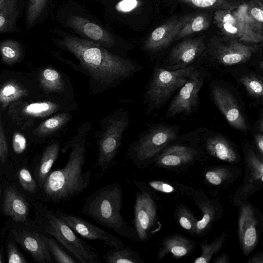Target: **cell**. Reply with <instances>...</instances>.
I'll return each mask as SVG.
<instances>
[{
    "label": "cell",
    "mask_w": 263,
    "mask_h": 263,
    "mask_svg": "<svg viewBox=\"0 0 263 263\" xmlns=\"http://www.w3.org/2000/svg\"><path fill=\"white\" fill-rule=\"evenodd\" d=\"M57 44L72 53L80 62L72 68L89 78V88L99 94L114 88L142 69L136 61L113 53L99 44L73 36L56 40Z\"/></svg>",
    "instance_id": "1"
},
{
    "label": "cell",
    "mask_w": 263,
    "mask_h": 263,
    "mask_svg": "<svg viewBox=\"0 0 263 263\" xmlns=\"http://www.w3.org/2000/svg\"><path fill=\"white\" fill-rule=\"evenodd\" d=\"M91 124L85 121L76 134L61 147L63 153L69 151L64 166L50 172L42 186L46 198L54 202H67L83 192L90 185L92 174L84 171L86 163V137Z\"/></svg>",
    "instance_id": "2"
},
{
    "label": "cell",
    "mask_w": 263,
    "mask_h": 263,
    "mask_svg": "<svg viewBox=\"0 0 263 263\" xmlns=\"http://www.w3.org/2000/svg\"><path fill=\"white\" fill-rule=\"evenodd\" d=\"M122 186L115 182L99 188L87 197L81 212L119 235L138 241L134 227L122 216Z\"/></svg>",
    "instance_id": "3"
},
{
    "label": "cell",
    "mask_w": 263,
    "mask_h": 263,
    "mask_svg": "<svg viewBox=\"0 0 263 263\" xmlns=\"http://www.w3.org/2000/svg\"><path fill=\"white\" fill-rule=\"evenodd\" d=\"M129 123V113L124 108L116 110L100 120V128L96 133L98 153L95 166L100 168L102 174H105L112 165Z\"/></svg>",
    "instance_id": "4"
},
{
    "label": "cell",
    "mask_w": 263,
    "mask_h": 263,
    "mask_svg": "<svg viewBox=\"0 0 263 263\" xmlns=\"http://www.w3.org/2000/svg\"><path fill=\"white\" fill-rule=\"evenodd\" d=\"M178 130L177 127L161 124L149 128L129 145L126 157L139 169L146 168L177 139Z\"/></svg>",
    "instance_id": "5"
},
{
    "label": "cell",
    "mask_w": 263,
    "mask_h": 263,
    "mask_svg": "<svg viewBox=\"0 0 263 263\" xmlns=\"http://www.w3.org/2000/svg\"><path fill=\"white\" fill-rule=\"evenodd\" d=\"M42 226L45 231L68 251L79 262L101 263L97 250L79 237L55 213L44 209Z\"/></svg>",
    "instance_id": "6"
},
{
    "label": "cell",
    "mask_w": 263,
    "mask_h": 263,
    "mask_svg": "<svg viewBox=\"0 0 263 263\" xmlns=\"http://www.w3.org/2000/svg\"><path fill=\"white\" fill-rule=\"evenodd\" d=\"M195 69L193 65L174 70L155 68L143 96L147 106L146 115L163 106L177 90L185 84Z\"/></svg>",
    "instance_id": "7"
},
{
    "label": "cell",
    "mask_w": 263,
    "mask_h": 263,
    "mask_svg": "<svg viewBox=\"0 0 263 263\" xmlns=\"http://www.w3.org/2000/svg\"><path fill=\"white\" fill-rule=\"evenodd\" d=\"M135 189L134 228L138 241H146L156 232L158 222V196L143 181L133 179Z\"/></svg>",
    "instance_id": "8"
},
{
    "label": "cell",
    "mask_w": 263,
    "mask_h": 263,
    "mask_svg": "<svg viewBox=\"0 0 263 263\" xmlns=\"http://www.w3.org/2000/svg\"><path fill=\"white\" fill-rule=\"evenodd\" d=\"M237 234L240 249L246 256L256 247L263 230L260 211L247 201L239 206Z\"/></svg>",
    "instance_id": "9"
},
{
    "label": "cell",
    "mask_w": 263,
    "mask_h": 263,
    "mask_svg": "<svg viewBox=\"0 0 263 263\" xmlns=\"http://www.w3.org/2000/svg\"><path fill=\"white\" fill-rule=\"evenodd\" d=\"M243 154V182L233 197V202L235 206L248 201L250 196L259 191L263 186V158L250 146L244 147Z\"/></svg>",
    "instance_id": "10"
},
{
    "label": "cell",
    "mask_w": 263,
    "mask_h": 263,
    "mask_svg": "<svg viewBox=\"0 0 263 263\" xmlns=\"http://www.w3.org/2000/svg\"><path fill=\"white\" fill-rule=\"evenodd\" d=\"M203 81L201 72L195 69L170 103L166 117L170 118L179 114H192L199 104V93Z\"/></svg>",
    "instance_id": "11"
},
{
    "label": "cell",
    "mask_w": 263,
    "mask_h": 263,
    "mask_svg": "<svg viewBox=\"0 0 263 263\" xmlns=\"http://www.w3.org/2000/svg\"><path fill=\"white\" fill-rule=\"evenodd\" d=\"M214 23L226 35L241 42L259 43L263 35L246 24L231 9H219L214 15Z\"/></svg>",
    "instance_id": "12"
},
{
    "label": "cell",
    "mask_w": 263,
    "mask_h": 263,
    "mask_svg": "<svg viewBox=\"0 0 263 263\" xmlns=\"http://www.w3.org/2000/svg\"><path fill=\"white\" fill-rule=\"evenodd\" d=\"M199 156V151L196 147L186 144L170 143L160 152L153 164L156 167L179 171L193 164Z\"/></svg>",
    "instance_id": "13"
},
{
    "label": "cell",
    "mask_w": 263,
    "mask_h": 263,
    "mask_svg": "<svg viewBox=\"0 0 263 263\" xmlns=\"http://www.w3.org/2000/svg\"><path fill=\"white\" fill-rule=\"evenodd\" d=\"M55 213L77 234L84 239L100 241L110 248H119L125 246L118 237L80 216L60 210H57Z\"/></svg>",
    "instance_id": "14"
},
{
    "label": "cell",
    "mask_w": 263,
    "mask_h": 263,
    "mask_svg": "<svg viewBox=\"0 0 263 263\" xmlns=\"http://www.w3.org/2000/svg\"><path fill=\"white\" fill-rule=\"evenodd\" d=\"M214 103L233 128L247 134L249 127L238 104L232 94L226 88L214 86L212 91Z\"/></svg>",
    "instance_id": "15"
},
{
    "label": "cell",
    "mask_w": 263,
    "mask_h": 263,
    "mask_svg": "<svg viewBox=\"0 0 263 263\" xmlns=\"http://www.w3.org/2000/svg\"><path fill=\"white\" fill-rule=\"evenodd\" d=\"M192 196L202 214V218L197 221L195 236H202L210 231L213 222L221 218L222 206L218 199L209 198L201 190H194Z\"/></svg>",
    "instance_id": "16"
},
{
    "label": "cell",
    "mask_w": 263,
    "mask_h": 263,
    "mask_svg": "<svg viewBox=\"0 0 263 263\" xmlns=\"http://www.w3.org/2000/svg\"><path fill=\"white\" fill-rule=\"evenodd\" d=\"M191 14L179 18H172L154 29L145 41L144 49L156 52L168 46L175 40L178 33L190 18Z\"/></svg>",
    "instance_id": "17"
},
{
    "label": "cell",
    "mask_w": 263,
    "mask_h": 263,
    "mask_svg": "<svg viewBox=\"0 0 263 263\" xmlns=\"http://www.w3.org/2000/svg\"><path fill=\"white\" fill-rule=\"evenodd\" d=\"M256 45H248L234 39L219 45L214 50L213 55L220 64L231 66L248 61L257 51Z\"/></svg>",
    "instance_id": "18"
},
{
    "label": "cell",
    "mask_w": 263,
    "mask_h": 263,
    "mask_svg": "<svg viewBox=\"0 0 263 263\" xmlns=\"http://www.w3.org/2000/svg\"><path fill=\"white\" fill-rule=\"evenodd\" d=\"M205 46L201 37L187 39L180 42L171 50L168 70L184 68L200 55Z\"/></svg>",
    "instance_id": "19"
},
{
    "label": "cell",
    "mask_w": 263,
    "mask_h": 263,
    "mask_svg": "<svg viewBox=\"0 0 263 263\" xmlns=\"http://www.w3.org/2000/svg\"><path fill=\"white\" fill-rule=\"evenodd\" d=\"M40 84L47 93H53L65 100L74 102V93L68 76L53 67H46L40 73Z\"/></svg>",
    "instance_id": "20"
},
{
    "label": "cell",
    "mask_w": 263,
    "mask_h": 263,
    "mask_svg": "<svg viewBox=\"0 0 263 263\" xmlns=\"http://www.w3.org/2000/svg\"><path fill=\"white\" fill-rule=\"evenodd\" d=\"M67 24L83 36L104 48H111L116 42L114 36L107 31L90 20L78 15H71Z\"/></svg>",
    "instance_id": "21"
},
{
    "label": "cell",
    "mask_w": 263,
    "mask_h": 263,
    "mask_svg": "<svg viewBox=\"0 0 263 263\" xmlns=\"http://www.w3.org/2000/svg\"><path fill=\"white\" fill-rule=\"evenodd\" d=\"M16 241L23 247L37 262L48 263L52 261L51 254L43 238L37 233L13 231Z\"/></svg>",
    "instance_id": "22"
},
{
    "label": "cell",
    "mask_w": 263,
    "mask_h": 263,
    "mask_svg": "<svg viewBox=\"0 0 263 263\" xmlns=\"http://www.w3.org/2000/svg\"><path fill=\"white\" fill-rule=\"evenodd\" d=\"M195 245V241L179 234L168 235L160 243L158 259L161 260L169 253L176 259L190 255L194 252Z\"/></svg>",
    "instance_id": "23"
},
{
    "label": "cell",
    "mask_w": 263,
    "mask_h": 263,
    "mask_svg": "<svg viewBox=\"0 0 263 263\" xmlns=\"http://www.w3.org/2000/svg\"><path fill=\"white\" fill-rule=\"evenodd\" d=\"M26 0H0V34L20 32L17 22L25 7Z\"/></svg>",
    "instance_id": "24"
},
{
    "label": "cell",
    "mask_w": 263,
    "mask_h": 263,
    "mask_svg": "<svg viewBox=\"0 0 263 263\" xmlns=\"http://www.w3.org/2000/svg\"><path fill=\"white\" fill-rule=\"evenodd\" d=\"M205 148L210 155L219 160L234 164L240 160L237 149L220 134L209 137L205 142Z\"/></svg>",
    "instance_id": "25"
},
{
    "label": "cell",
    "mask_w": 263,
    "mask_h": 263,
    "mask_svg": "<svg viewBox=\"0 0 263 263\" xmlns=\"http://www.w3.org/2000/svg\"><path fill=\"white\" fill-rule=\"evenodd\" d=\"M3 212L15 222H24L29 212L28 204L15 189L8 187L5 193Z\"/></svg>",
    "instance_id": "26"
},
{
    "label": "cell",
    "mask_w": 263,
    "mask_h": 263,
    "mask_svg": "<svg viewBox=\"0 0 263 263\" xmlns=\"http://www.w3.org/2000/svg\"><path fill=\"white\" fill-rule=\"evenodd\" d=\"M241 174V170L231 165H215L206 168L204 172L205 183L211 186H227Z\"/></svg>",
    "instance_id": "27"
},
{
    "label": "cell",
    "mask_w": 263,
    "mask_h": 263,
    "mask_svg": "<svg viewBox=\"0 0 263 263\" xmlns=\"http://www.w3.org/2000/svg\"><path fill=\"white\" fill-rule=\"evenodd\" d=\"M71 112H59L47 119L35 129L40 137H46L66 130L73 116Z\"/></svg>",
    "instance_id": "28"
},
{
    "label": "cell",
    "mask_w": 263,
    "mask_h": 263,
    "mask_svg": "<svg viewBox=\"0 0 263 263\" xmlns=\"http://www.w3.org/2000/svg\"><path fill=\"white\" fill-rule=\"evenodd\" d=\"M61 147L60 141L55 140L48 145L43 153L37 174L39 183L42 187L58 158Z\"/></svg>",
    "instance_id": "29"
},
{
    "label": "cell",
    "mask_w": 263,
    "mask_h": 263,
    "mask_svg": "<svg viewBox=\"0 0 263 263\" xmlns=\"http://www.w3.org/2000/svg\"><path fill=\"white\" fill-rule=\"evenodd\" d=\"M106 263H144L139 253L129 246L110 248L104 254Z\"/></svg>",
    "instance_id": "30"
},
{
    "label": "cell",
    "mask_w": 263,
    "mask_h": 263,
    "mask_svg": "<svg viewBox=\"0 0 263 263\" xmlns=\"http://www.w3.org/2000/svg\"><path fill=\"white\" fill-rule=\"evenodd\" d=\"M210 26L208 16L204 13L191 15L181 28L175 40H179L192 34L207 30Z\"/></svg>",
    "instance_id": "31"
},
{
    "label": "cell",
    "mask_w": 263,
    "mask_h": 263,
    "mask_svg": "<svg viewBox=\"0 0 263 263\" xmlns=\"http://www.w3.org/2000/svg\"><path fill=\"white\" fill-rule=\"evenodd\" d=\"M49 0H26L25 26L30 30L40 21Z\"/></svg>",
    "instance_id": "32"
},
{
    "label": "cell",
    "mask_w": 263,
    "mask_h": 263,
    "mask_svg": "<svg viewBox=\"0 0 263 263\" xmlns=\"http://www.w3.org/2000/svg\"><path fill=\"white\" fill-rule=\"evenodd\" d=\"M174 217L177 223L190 235L195 236L197 219L191 211L185 205L179 203L176 205Z\"/></svg>",
    "instance_id": "33"
},
{
    "label": "cell",
    "mask_w": 263,
    "mask_h": 263,
    "mask_svg": "<svg viewBox=\"0 0 263 263\" xmlns=\"http://www.w3.org/2000/svg\"><path fill=\"white\" fill-rule=\"evenodd\" d=\"M147 186L154 191L161 193L173 194H183L192 196L194 190L186 186L174 182H170L168 181L161 180H153L145 182Z\"/></svg>",
    "instance_id": "34"
},
{
    "label": "cell",
    "mask_w": 263,
    "mask_h": 263,
    "mask_svg": "<svg viewBox=\"0 0 263 263\" xmlns=\"http://www.w3.org/2000/svg\"><path fill=\"white\" fill-rule=\"evenodd\" d=\"M227 233L223 232L220 235L216 237L214 240L210 243L204 240L200 244L201 254L194 261V263H209L211 261L213 255L218 253L221 249L223 244L227 239Z\"/></svg>",
    "instance_id": "35"
},
{
    "label": "cell",
    "mask_w": 263,
    "mask_h": 263,
    "mask_svg": "<svg viewBox=\"0 0 263 263\" xmlns=\"http://www.w3.org/2000/svg\"><path fill=\"white\" fill-rule=\"evenodd\" d=\"M27 90L15 81H9L0 87V103L3 107L26 96Z\"/></svg>",
    "instance_id": "36"
},
{
    "label": "cell",
    "mask_w": 263,
    "mask_h": 263,
    "mask_svg": "<svg viewBox=\"0 0 263 263\" xmlns=\"http://www.w3.org/2000/svg\"><path fill=\"white\" fill-rule=\"evenodd\" d=\"M0 53L3 61L6 63L12 64L17 62L23 54L21 43L11 39L0 42Z\"/></svg>",
    "instance_id": "37"
},
{
    "label": "cell",
    "mask_w": 263,
    "mask_h": 263,
    "mask_svg": "<svg viewBox=\"0 0 263 263\" xmlns=\"http://www.w3.org/2000/svg\"><path fill=\"white\" fill-rule=\"evenodd\" d=\"M240 81L251 96L258 100L263 97V83L261 77L254 73H248L242 76Z\"/></svg>",
    "instance_id": "38"
},
{
    "label": "cell",
    "mask_w": 263,
    "mask_h": 263,
    "mask_svg": "<svg viewBox=\"0 0 263 263\" xmlns=\"http://www.w3.org/2000/svg\"><path fill=\"white\" fill-rule=\"evenodd\" d=\"M43 238L50 254L52 255L57 262L76 263L78 262L64 251L54 239L44 235Z\"/></svg>",
    "instance_id": "39"
},
{
    "label": "cell",
    "mask_w": 263,
    "mask_h": 263,
    "mask_svg": "<svg viewBox=\"0 0 263 263\" xmlns=\"http://www.w3.org/2000/svg\"><path fill=\"white\" fill-rule=\"evenodd\" d=\"M190 6L200 8L233 9L237 5L228 0H179ZM218 9V10H219Z\"/></svg>",
    "instance_id": "40"
},
{
    "label": "cell",
    "mask_w": 263,
    "mask_h": 263,
    "mask_svg": "<svg viewBox=\"0 0 263 263\" xmlns=\"http://www.w3.org/2000/svg\"><path fill=\"white\" fill-rule=\"evenodd\" d=\"M247 11L258 31L262 34L263 5L262 1L251 0L247 3Z\"/></svg>",
    "instance_id": "41"
},
{
    "label": "cell",
    "mask_w": 263,
    "mask_h": 263,
    "mask_svg": "<svg viewBox=\"0 0 263 263\" xmlns=\"http://www.w3.org/2000/svg\"><path fill=\"white\" fill-rule=\"evenodd\" d=\"M19 182L24 190L33 192L36 189V183L30 172L26 168H23L18 172Z\"/></svg>",
    "instance_id": "42"
},
{
    "label": "cell",
    "mask_w": 263,
    "mask_h": 263,
    "mask_svg": "<svg viewBox=\"0 0 263 263\" xmlns=\"http://www.w3.org/2000/svg\"><path fill=\"white\" fill-rule=\"evenodd\" d=\"M7 259L9 263H27V261L19 252L15 244L9 242L7 247Z\"/></svg>",
    "instance_id": "43"
},
{
    "label": "cell",
    "mask_w": 263,
    "mask_h": 263,
    "mask_svg": "<svg viewBox=\"0 0 263 263\" xmlns=\"http://www.w3.org/2000/svg\"><path fill=\"white\" fill-rule=\"evenodd\" d=\"M26 145V138L18 132L15 133L12 139V147L14 152L17 154L22 153L25 150Z\"/></svg>",
    "instance_id": "44"
},
{
    "label": "cell",
    "mask_w": 263,
    "mask_h": 263,
    "mask_svg": "<svg viewBox=\"0 0 263 263\" xmlns=\"http://www.w3.org/2000/svg\"><path fill=\"white\" fill-rule=\"evenodd\" d=\"M8 146L2 126L1 115L0 112V161L2 163L6 162L8 156Z\"/></svg>",
    "instance_id": "45"
},
{
    "label": "cell",
    "mask_w": 263,
    "mask_h": 263,
    "mask_svg": "<svg viewBox=\"0 0 263 263\" xmlns=\"http://www.w3.org/2000/svg\"><path fill=\"white\" fill-rule=\"evenodd\" d=\"M138 4V0H122L117 4L116 9L120 12H129L136 8Z\"/></svg>",
    "instance_id": "46"
},
{
    "label": "cell",
    "mask_w": 263,
    "mask_h": 263,
    "mask_svg": "<svg viewBox=\"0 0 263 263\" xmlns=\"http://www.w3.org/2000/svg\"><path fill=\"white\" fill-rule=\"evenodd\" d=\"M254 140L258 155L263 158V135L262 133L256 134L254 136Z\"/></svg>",
    "instance_id": "47"
},
{
    "label": "cell",
    "mask_w": 263,
    "mask_h": 263,
    "mask_svg": "<svg viewBox=\"0 0 263 263\" xmlns=\"http://www.w3.org/2000/svg\"><path fill=\"white\" fill-rule=\"evenodd\" d=\"M247 263H263V253L259 252L250 258L247 261Z\"/></svg>",
    "instance_id": "48"
},
{
    "label": "cell",
    "mask_w": 263,
    "mask_h": 263,
    "mask_svg": "<svg viewBox=\"0 0 263 263\" xmlns=\"http://www.w3.org/2000/svg\"><path fill=\"white\" fill-rule=\"evenodd\" d=\"M229 256L226 254H222L216 257L213 260V263H229Z\"/></svg>",
    "instance_id": "49"
},
{
    "label": "cell",
    "mask_w": 263,
    "mask_h": 263,
    "mask_svg": "<svg viewBox=\"0 0 263 263\" xmlns=\"http://www.w3.org/2000/svg\"><path fill=\"white\" fill-rule=\"evenodd\" d=\"M258 128H259V131L260 132V133H262V132H263V120H262V116H261L260 119L259 121V123H258Z\"/></svg>",
    "instance_id": "50"
},
{
    "label": "cell",
    "mask_w": 263,
    "mask_h": 263,
    "mask_svg": "<svg viewBox=\"0 0 263 263\" xmlns=\"http://www.w3.org/2000/svg\"><path fill=\"white\" fill-rule=\"evenodd\" d=\"M4 261V259H3V256H2V254L1 253V251L0 250V263H2Z\"/></svg>",
    "instance_id": "51"
},
{
    "label": "cell",
    "mask_w": 263,
    "mask_h": 263,
    "mask_svg": "<svg viewBox=\"0 0 263 263\" xmlns=\"http://www.w3.org/2000/svg\"><path fill=\"white\" fill-rule=\"evenodd\" d=\"M1 190H0V197H1Z\"/></svg>",
    "instance_id": "52"
}]
</instances>
